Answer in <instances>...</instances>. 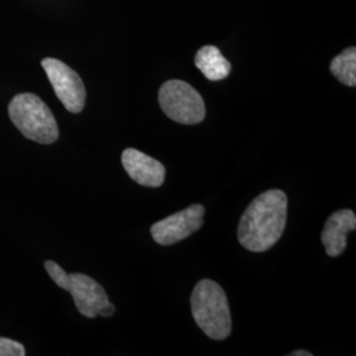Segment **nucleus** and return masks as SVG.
Wrapping results in <instances>:
<instances>
[{
  "label": "nucleus",
  "mask_w": 356,
  "mask_h": 356,
  "mask_svg": "<svg viewBox=\"0 0 356 356\" xmlns=\"http://www.w3.org/2000/svg\"><path fill=\"white\" fill-rule=\"evenodd\" d=\"M288 216V197L272 189L256 197L243 213L238 239L251 252H266L280 241Z\"/></svg>",
  "instance_id": "f257e3e1"
},
{
  "label": "nucleus",
  "mask_w": 356,
  "mask_h": 356,
  "mask_svg": "<svg viewBox=\"0 0 356 356\" xmlns=\"http://www.w3.org/2000/svg\"><path fill=\"white\" fill-rule=\"evenodd\" d=\"M191 314L198 327L214 339H226L232 322L227 296L216 281L204 279L194 288L191 298Z\"/></svg>",
  "instance_id": "f03ea898"
},
{
  "label": "nucleus",
  "mask_w": 356,
  "mask_h": 356,
  "mask_svg": "<svg viewBox=\"0 0 356 356\" xmlns=\"http://www.w3.org/2000/svg\"><path fill=\"white\" fill-rule=\"evenodd\" d=\"M44 266L51 280L73 296L76 310L82 316L95 318L98 316L111 317L114 314L115 306L110 302L102 285L94 279L82 273H66L53 260L45 261Z\"/></svg>",
  "instance_id": "7ed1b4c3"
},
{
  "label": "nucleus",
  "mask_w": 356,
  "mask_h": 356,
  "mask_svg": "<svg viewBox=\"0 0 356 356\" xmlns=\"http://www.w3.org/2000/svg\"><path fill=\"white\" fill-rule=\"evenodd\" d=\"M8 114L13 124L29 140L51 144L60 136L51 108L35 94L16 95L8 106Z\"/></svg>",
  "instance_id": "20e7f679"
},
{
  "label": "nucleus",
  "mask_w": 356,
  "mask_h": 356,
  "mask_svg": "<svg viewBox=\"0 0 356 356\" xmlns=\"http://www.w3.org/2000/svg\"><path fill=\"white\" fill-rule=\"evenodd\" d=\"M159 103L169 119L181 124H198L206 116L202 95L191 85L179 79H170L161 85Z\"/></svg>",
  "instance_id": "39448f33"
},
{
  "label": "nucleus",
  "mask_w": 356,
  "mask_h": 356,
  "mask_svg": "<svg viewBox=\"0 0 356 356\" xmlns=\"http://www.w3.org/2000/svg\"><path fill=\"white\" fill-rule=\"evenodd\" d=\"M41 66L65 108L69 113L79 114L86 103V89L81 76L57 58H44Z\"/></svg>",
  "instance_id": "423d86ee"
},
{
  "label": "nucleus",
  "mask_w": 356,
  "mask_h": 356,
  "mask_svg": "<svg viewBox=\"0 0 356 356\" xmlns=\"http://www.w3.org/2000/svg\"><path fill=\"white\" fill-rule=\"evenodd\" d=\"M204 206L195 204L161 219L151 227L153 241L160 245L181 242L204 226Z\"/></svg>",
  "instance_id": "0eeeda50"
},
{
  "label": "nucleus",
  "mask_w": 356,
  "mask_h": 356,
  "mask_svg": "<svg viewBox=\"0 0 356 356\" xmlns=\"http://www.w3.org/2000/svg\"><path fill=\"white\" fill-rule=\"evenodd\" d=\"M122 164L128 176L141 186L159 188L165 179V166L151 156L134 148L122 154Z\"/></svg>",
  "instance_id": "6e6552de"
},
{
  "label": "nucleus",
  "mask_w": 356,
  "mask_h": 356,
  "mask_svg": "<svg viewBox=\"0 0 356 356\" xmlns=\"http://www.w3.org/2000/svg\"><path fill=\"white\" fill-rule=\"evenodd\" d=\"M356 216L353 210H338L329 216L322 231L321 241L325 245L326 254L337 257L343 254L347 247V234L355 231Z\"/></svg>",
  "instance_id": "1a4fd4ad"
},
{
  "label": "nucleus",
  "mask_w": 356,
  "mask_h": 356,
  "mask_svg": "<svg viewBox=\"0 0 356 356\" xmlns=\"http://www.w3.org/2000/svg\"><path fill=\"white\" fill-rule=\"evenodd\" d=\"M194 64L209 81H222L231 73L229 60L214 45H206L197 51Z\"/></svg>",
  "instance_id": "9d476101"
},
{
  "label": "nucleus",
  "mask_w": 356,
  "mask_h": 356,
  "mask_svg": "<svg viewBox=\"0 0 356 356\" xmlns=\"http://www.w3.org/2000/svg\"><path fill=\"white\" fill-rule=\"evenodd\" d=\"M330 72L341 83L348 88L356 86V48L351 47L335 56L330 64Z\"/></svg>",
  "instance_id": "9b49d317"
},
{
  "label": "nucleus",
  "mask_w": 356,
  "mask_h": 356,
  "mask_svg": "<svg viewBox=\"0 0 356 356\" xmlns=\"http://www.w3.org/2000/svg\"><path fill=\"white\" fill-rule=\"evenodd\" d=\"M24 346L8 338H0V356H24Z\"/></svg>",
  "instance_id": "f8f14e48"
},
{
  "label": "nucleus",
  "mask_w": 356,
  "mask_h": 356,
  "mask_svg": "<svg viewBox=\"0 0 356 356\" xmlns=\"http://www.w3.org/2000/svg\"><path fill=\"white\" fill-rule=\"evenodd\" d=\"M292 356H312L313 354L312 353H309V351H305V350H300V351H294L291 354Z\"/></svg>",
  "instance_id": "ddd939ff"
}]
</instances>
